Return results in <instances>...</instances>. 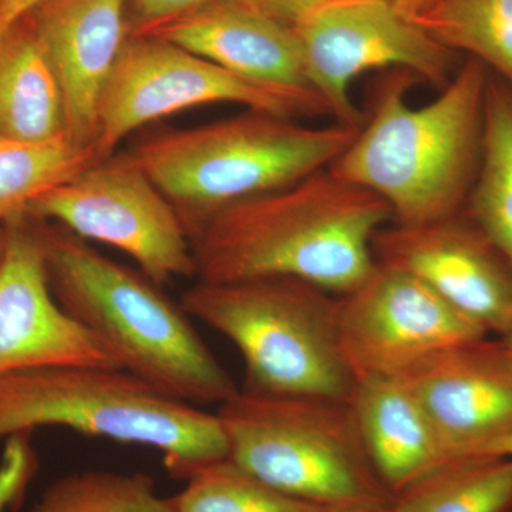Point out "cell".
Listing matches in <instances>:
<instances>
[{"mask_svg": "<svg viewBox=\"0 0 512 512\" xmlns=\"http://www.w3.org/2000/svg\"><path fill=\"white\" fill-rule=\"evenodd\" d=\"M389 205L330 168L229 205L191 238L197 279L292 278L346 295L375 271Z\"/></svg>", "mask_w": 512, "mask_h": 512, "instance_id": "cell-1", "label": "cell"}, {"mask_svg": "<svg viewBox=\"0 0 512 512\" xmlns=\"http://www.w3.org/2000/svg\"><path fill=\"white\" fill-rule=\"evenodd\" d=\"M488 77L484 64L467 57L436 99L414 107L407 94L419 79L386 70L362 126L330 170L386 202L393 224L460 214L480 163Z\"/></svg>", "mask_w": 512, "mask_h": 512, "instance_id": "cell-2", "label": "cell"}, {"mask_svg": "<svg viewBox=\"0 0 512 512\" xmlns=\"http://www.w3.org/2000/svg\"><path fill=\"white\" fill-rule=\"evenodd\" d=\"M32 220L56 302L113 353L121 369L200 407L220 406L241 390L163 286L66 228Z\"/></svg>", "mask_w": 512, "mask_h": 512, "instance_id": "cell-3", "label": "cell"}, {"mask_svg": "<svg viewBox=\"0 0 512 512\" xmlns=\"http://www.w3.org/2000/svg\"><path fill=\"white\" fill-rule=\"evenodd\" d=\"M359 128L305 126L268 111L245 110L188 128H167L127 151L174 205L188 238L229 205L325 170Z\"/></svg>", "mask_w": 512, "mask_h": 512, "instance_id": "cell-4", "label": "cell"}, {"mask_svg": "<svg viewBox=\"0 0 512 512\" xmlns=\"http://www.w3.org/2000/svg\"><path fill=\"white\" fill-rule=\"evenodd\" d=\"M66 429L164 454L174 477L228 457L217 413L168 396L120 367L59 365L0 376V440Z\"/></svg>", "mask_w": 512, "mask_h": 512, "instance_id": "cell-5", "label": "cell"}, {"mask_svg": "<svg viewBox=\"0 0 512 512\" xmlns=\"http://www.w3.org/2000/svg\"><path fill=\"white\" fill-rule=\"evenodd\" d=\"M181 306L227 338L248 392L350 402L356 379L339 338V296L292 278L197 281Z\"/></svg>", "mask_w": 512, "mask_h": 512, "instance_id": "cell-6", "label": "cell"}, {"mask_svg": "<svg viewBox=\"0 0 512 512\" xmlns=\"http://www.w3.org/2000/svg\"><path fill=\"white\" fill-rule=\"evenodd\" d=\"M215 413L229 460L281 493L323 508L393 503L350 402L241 389Z\"/></svg>", "mask_w": 512, "mask_h": 512, "instance_id": "cell-7", "label": "cell"}, {"mask_svg": "<svg viewBox=\"0 0 512 512\" xmlns=\"http://www.w3.org/2000/svg\"><path fill=\"white\" fill-rule=\"evenodd\" d=\"M220 103L296 120L330 117L325 101L312 90L254 82L167 40L128 36L101 97L97 156H114L124 138L148 123Z\"/></svg>", "mask_w": 512, "mask_h": 512, "instance_id": "cell-8", "label": "cell"}, {"mask_svg": "<svg viewBox=\"0 0 512 512\" xmlns=\"http://www.w3.org/2000/svg\"><path fill=\"white\" fill-rule=\"evenodd\" d=\"M293 29L306 83L340 126L360 128L365 120L350 93L362 74L409 70L439 92L458 69L457 53L386 0H330Z\"/></svg>", "mask_w": 512, "mask_h": 512, "instance_id": "cell-9", "label": "cell"}, {"mask_svg": "<svg viewBox=\"0 0 512 512\" xmlns=\"http://www.w3.org/2000/svg\"><path fill=\"white\" fill-rule=\"evenodd\" d=\"M25 215L120 249L157 285L197 278L180 215L127 153L97 161L43 192Z\"/></svg>", "mask_w": 512, "mask_h": 512, "instance_id": "cell-10", "label": "cell"}, {"mask_svg": "<svg viewBox=\"0 0 512 512\" xmlns=\"http://www.w3.org/2000/svg\"><path fill=\"white\" fill-rule=\"evenodd\" d=\"M476 322L406 272L377 264L339 296V338L356 382L400 375L427 356L485 338Z\"/></svg>", "mask_w": 512, "mask_h": 512, "instance_id": "cell-11", "label": "cell"}, {"mask_svg": "<svg viewBox=\"0 0 512 512\" xmlns=\"http://www.w3.org/2000/svg\"><path fill=\"white\" fill-rule=\"evenodd\" d=\"M377 264L419 279L487 333L512 326V266L461 211L444 220L389 224L373 238Z\"/></svg>", "mask_w": 512, "mask_h": 512, "instance_id": "cell-12", "label": "cell"}, {"mask_svg": "<svg viewBox=\"0 0 512 512\" xmlns=\"http://www.w3.org/2000/svg\"><path fill=\"white\" fill-rule=\"evenodd\" d=\"M3 228L0 376L59 365L120 367L113 353L56 302L32 218L19 215Z\"/></svg>", "mask_w": 512, "mask_h": 512, "instance_id": "cell-13", "label": "cell"}, {"mask_svg": "<svg viewBox=\"0 0 512 512\" xmlns=\"http://www.w3.org/2000/svg\"><path fill=\"white\" fill-rule=\"evenodd\" d=\"M419 400L446 460L478 456L512 431V363L485 338L441 349L399 375Z\"/></svg>", "mask_w": 512, "mask_h": 512, "instance_id": "cell-14", "label": "cell"}, {"mask_svg": "<svg viewBox=\"0 0 512 512\" xmlns=\"http://www.w3.org/2000/svg\"><path fill=\"white\" fill-rule=\"evenodd\" d=\"M26 16L59 83L66 136L94 147L101 97L130 36L128 0H46Z\"/></svg>", "mask_w": 512, "mask_h": 512, "instance_id": "cell-15", "label": "cell"}, {"mask_svg": "<svg viewBox=\"0 0 512 512\" xmlns=\"http://www.w3.org/2000/svg\"><path fill=\"white\" fill-rule=\"evenodd\" d=\"M136 36L167 40L254 82L312 90L293 26L249 0H214Z\"/></svg>", "mask_w": 512, "mask_h": 512, "instance_id": "cell-16", "label": "cell"}, {"mask_svg": "<svg viewBox=\"0 0 512 512\" xmlns=\"http://www.w3.org/2000/svg\"><path fill=\"white\" fill-rule=\"evenodd\" d=\"M350 404L367 456L393 497L446 463L426 413L399 375L359 380Z\"/></svg>", "mask_w": 512, "mask_h": 512, "instance_id": "cell-17", "label": "cell"}, {"mask_svg": "<svg viewBox=\"0 0 512 512\" xmlns=\"http://www.w3.org/2000/svg\"><path fill=\"white\" fill-rule=\"evenodd\" d=\"M0 137L23 143L67 137L62 92L28 16L0 32Z\"/></svg>", "mask_w": 512, "mask_h": 512, "instance_id": "cell-18", "label": "cell"}, {"mask_svg": "<svg viewBox=\"0 0 512 512\" xmlns=\"http://www.w3.org/2000/svg\"><path fill=\"white\" fill-rule=\"evenodd\" d=\"M463 211L512 266V84L491 72L480 163Z\"/></svg>", "mask_w": 512, "mask_h": 512, "instance_id": "cell-19", "label": "cell"}, {"mask_svg": "<svg viewBox=\"0 0 512 512\" xmlns=\"http://www.w3.org/2000/svg\"><path fill=\"white\" fill-rule=\"evenodd\" d=\"M392 512H512V458H454L394 495Z\"/></svg>", "mask_w": 512, "mask_h": 512, "instance_id": "cell-20", "label": "cell"}, {"mask_svg": "<svg viewBox=\"0 0 512 512\" xmlns=\"http://www.w3.org/2000/svg\"><path fill=\"white\" fill-rule=\"evenodd\" d=\"M417 23L512 84V0H439Z\"/></svg>", "mask_w": 512, "mask_h": 512, "instance_id": "cell-21", "label": "cell"}, {"mask_svg": "<svg viewBox=\"0 0 512 512\" xmlns=\"http://www.w3.org/2000/svg\"><path fill=\"white\" fill-rule=\"evenodd\" d=\"M100 161L96 148L62 137L23 143L0 137V225L25 214L43 192Z\"/></svg>", "mask_w": 512, "mask_h": 512, "instance_id": "cell-22", "label": "cell"}, {"mask_svg": "<svg viewBox=\"0 0 512 512\" xmlns=\"http://www.w3.org/2000/svg\"><path fill=\"white\" fill-rule=\"evenodd\" d=\"M167 500L170 512H319L323 507L281 493L229 458L192 470Z\"/></svg>", "mask_w": 512, "mask_h": 512, "instance_id": "cell-23", "label": "cell"}, {"mask_svg": "<svg viewBox=\"0 0 512 512\" xmlns=\"http://www.w3.org/2000/svg\"><path fill=\"white\" fill-rule=\"evenodd\" d=\"M32 512H170L158 497L153 478L86 470L57 478L40 495Z\"/></svg>", "mask_w": 512, "mask_h": 512, "instance_id": "cell-24", "label": "cell"}, {"mask_svg": "<svg viewBox=\"0 0 512 512\" xmlns=\"http://www.w3.org/2000/svg\"><path fill=\"white\" fill-rule=\"evenodd\" d=\"M37 458L30 433L9 437L0 463V512L16 507L35 476Z\"/></svg>", "mask_w": 512, "mask_h": 512, "instance_id": "cell-25", "label": "cell"}, {"mask_svg": "<svg viewBox=\"0 0 512 512\" xmlns=\"http://www.w3.org/2000/svg\"><path fill=\"white\" fill-rule=\"evenodd\" d=\"M214 0H128L130 36L141 35Z\"/></svg>", "mask_w": 512, "mask_h": 512, "instance_id": "cell-26", "label": "cell"}, {"mask_svg": "<svg viewBox=\"0 0 512 512\" xmlns=\"http://www.w3.org/2000/svg\"><path fill=\"white\" fill-rule=\"evenodd\" d=\"M249 2L286 25L295 26L299 20L330 0H249Z\"/></svg>", "mask_w": 512, "mask_h": 512, "instance_id": "cell-27", "label": "cell"}, {"mask_svg": "<svg viewBox=\"0 0 512 512\" xmlns=\"http://www.w3.org/2000/svg\"><path fill=\"white\" fill-rule=\"evenodd\" d=\"M46 0H0V32L15 25Z\"/></svg>", "mask_w": 512, "mask_h": 512, "instance_id": "cell-28", "label": "cell"}, {"mask_svg": "<svg viewBox=\"0 0 512 512\" xmlns=\"http://www.w3.org/2000/svg\"><path fill=\"white\" fill-rule=\"evenodd\" d=\"M387 3L413 20H419L424 13L429 12L439 0H386Z\"/></svg>", "mask_w": 512, "mask_h": 512, "instance_id": "cell-29", "label": "cell"}, {"mask_svg": "<svg viewBox=\"0 0 512 512\" xmlns=\"http://www.w3.org/2000/svg\"><path fill=\"white\" fill-rule=\"evenodd\" d=\"M478 456L507 457L512 458V431L501 439L485 446Z\"/></svg>", "mask_w": 512, "mask_h": 512, "instance_id": "cell-30", "label": "cell"}, {"mask_svg": "<svg viewBox=\"0 0 512 512\" xmlns=\"http://www.w3.org/2000/svg\"><path fill=\"white\" fill-rule=\"evenodd\" d=\"M390 505L387 507L322 508L319 512H392Z\"/></svg>", "mask_w": 512, "mask_h": 512, "instance_id": "cell-31", "label": "cell"}, {"mask_svg": "<svg viewBox=\"0 0 512 512\" xmlns=\"http://www.w3.org/2000/svg\"><path fill=\"white\" fill-rule=\"evenodd\" d=\"M501 342H503L505 353H507L508 359L512 363V326L510 330L501 338Z\"/></svg>", "mask_w": 512, "mask_h": 512, "instance_id": "cell-32", "label": "cell"}, {"mask_svg": "<svg viewBox=\"0 0 512 512\" xmlns=\"http://www.w3.org/2000/svg\"><path fill=\"white\" fill-rule=\"evenodd\" d=\"M3 251H5V228L0 225V261H2Z\"/></svg>", "mask_w": 512, "mask_h": 512, "instance_id": "cell-33", "label": "cell"}]
</instances>
